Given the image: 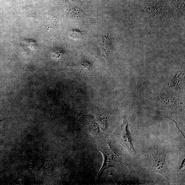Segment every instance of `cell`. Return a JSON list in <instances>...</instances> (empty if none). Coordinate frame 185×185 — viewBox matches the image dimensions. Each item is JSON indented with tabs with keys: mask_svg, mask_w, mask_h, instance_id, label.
<instances>
[{
	"mask_svg": "<svg viewBox=\"0 0 185 185\" xmlns=\"http://www.w3.org/2000/svg\"><path fill=\"white\" fill-rule=\"evenodd\" d=\"M101 140L99 142L98 146L103 155L104 160L103 165L97 176V180L101 177L105 170L109 168L116 169L119 162L118 155L111 147L109 141L102 137Z\"/></svg>",
	"mask_w": 185,
	"mask_h": 185,
	"instance_id": "6da1fadb",
	"label": "cell"
},
{
	"mask_svg": "<svg viewBox=\"0 0 185 185\" xmlns=\"http://www.w3.org/2000/svg\"><path fill=\"white\" fill-rule=\"evenodd\" d=\"M146 166L170 180L171 175L164 154L154 150L147 157Z\"/></svg>",
	"mask_w": 185,
	"mask_h": 185,
	"instance_id": "7a4b0ae2",
	"label": "cell"
},
{
	"mask_svg": "<svg viewBox=\"0 0 185 185\" xmlns=\"http://www.w3.org/2000/svg\"><path fill=\"white\" fill-rule=\"evenodd\" d=\"M116 141L126 148L133 155H136V152L132 144L129 130V124L126 118L124 119L120 128L113 134Z\"/></svg>",
	"mask_w": 185,
	"mask_h": 185,
	"instance_id": "3957f363",
	"label": "cell"
},
{
	"mask_svg": "<svg viewBox=\"0 0 185 185\" xmlns=\"http://www.w3.org/2000/svg\"><path fill=\"white\" fill-rule=\"evenodd\" d=\"M147 97L150 100L167 108L173 109L179 107L181 104L180 99L169 94H158Z\"/></svg>",
	"mask_w": 185,
	"mask_h": 185,
	"instance_id": "277c9868",
	"label": "cell"
},
{
	"mask_svg": "<svg viewBox=\"0 0 185 185\" xmlns=\"http://www.w3.org/2000/svg\"><path fill=\"white\" fill-rule=\"evenodd\" d=\"M101 49L104 57L107 59L109 56L111 50V42L109 35L104 36L101 43Z\"/></svg>",
	"mask_w": 185,
	"mask_h": 185,
	"instance_id": "5b68a950",
	"label": "cell"
},
{
	"mask_svg": "<svg viewBox=\"0 0 185 185\" xmlns=\"http://www.w3.org/2000/svg\"><path fill=\"white\" fill-rule=\"evenodd\" d=\"M76 70L80 72H87L90 71L91 64L89 61L81 59L77 63L74 64Z\"/></svg>",
	"mask_w": 185,
	"mask_h": 185,
	"instance_id": "8992f818",
	"label": "cell"
},
{
	"mask_svg": "<svg viewBox=\"0 0 185 185\" xmlns=\"http://www.w3.org/2000/svg\"><path fill=\"white\" fill-rule=\"evenodd\" d=\"M184 76L183 73H182L181 72H176L171 79L170 87L173 88L177 87L180 83L182 79H183Z\"/></svg>",
	"mask_w": 185,
	"mask_h": 185,
	"instance_id": "52a82bcc",
	"label": "cell"
},
{
	"mask_svg": "<svg viewBox=\"0 0 185 185\" xmlns=\"http://www.w3.org/2000/svg\"><path fill=\"white\" fill-rule=\"evenodd\" d=\"M69 35L72 39H82L84 35V33L78 30H71L69 31Z\"/></svg>",
	"mask_w": 185,
	"mask_h": 185,
	"instance_id": "ba28073f",
	"label": "cell"
},
{
	"mask_svg": "<svg viewBox=\"0 0 185 185\" xmlns=\"http://www.w3.org/2000/svg\"><path fill=\"white\" fill-rule=\"evenodd\" d=\"M64 53L60 48H55L54 49L52 53H51V55L54 57L58 58L64 55Z\"/></svg>",
	"mask_w": 185,
	"mask_h": 185,
	"instance_id": "9c48e42d",
	"label": "cell"
}]
</instances>
